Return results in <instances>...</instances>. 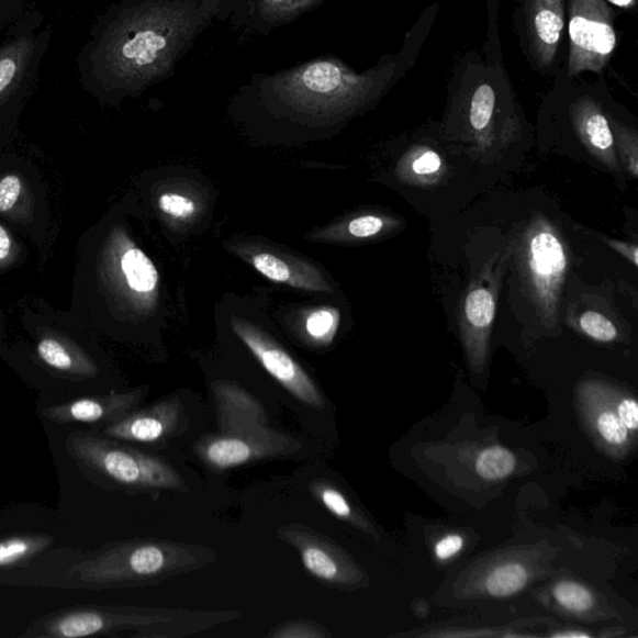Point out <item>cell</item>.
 Wrapping results in <instances>:
<instances>
[{
    "mask_svg": "<svg viewBox=\"0 0 638 638\" xmlns=\"http://www.w3.org/2000/svg\"><path fill=\"white\" fill-rule=\"evenodd\" d=\"M248 0H132L109 27L103 68L109 86L138 92L168 80L216 21L238 20Z\"/></svg>",
    "mask_w": 638,
    "mask_h": 638,
    "instance_id": "6da1fadb",
    "label": "cell"
},
{
    "mask_svg": "<svg viewBox=\"0 0 638 638\" xmlns=\"http://www.w3.org/2000/svg\"><path fill=\"white\" fill-rule=\"evenodd\" d=\"M398 63L357 72L336 58L313 59L275 74H255L236 103L304 127H329L374 103L393 85Z\"/></svg>",
    "mask_w": 638,
    "mask_h": 638,
    "instance_id": "7a4b0ae2",
    "label": "cell"
},
{
    "mask_svg": "<svg viewBox=\"0 0 638 638\" xmlns=\"http://www.w3.org/2000/svg\"><path fill=\"white\" fill-rule=\"evenodd\" d=\"M235 609L108 606L69 609L34 624L24 636L79 638L128 633L136 638H184L236 622Z\"/></svg>",
    "mask_w": 638,
    "mask_h": 638,
    "instance_id": "3957f363",
    "label": "cell"
},
{
    "mask_svg": "<svg viewBox=\"0 0 638 638\" xmlns=\"http://www.w3.org/2000/svg\"><path fill=\"white\" fill-rule=\"evenodd\" d=\"M216 560V552L203 545L134 539L109 545L71 572L91 589H136L163 584Z\"/></svg>",
    "mask_w": 638,
    "mask_h": 638,
    "instance_id": "277c9868",
    "label": "cell"
},
{
    "mask_svg": "<svg viewBox=\"0 0 638 638\" xmlns=\"http://www.w3.org/2000/svg\"><path fill=\"white\" fill-rule=\"evenodd\" d=\"M67 447L81 470L101 485L127 493H188L190 490L187 480L168 460L124 446L119 440L74 432Z\"/></svg>",
    "mask_w": 638,
    "mask_h": 638,
    "instance_id": "5b68a950",
    "label": "cell"
},
{
    "mask_svg": "<svg viewBox=\"0 0 638 638\" xmlns=\"http://www.w3.org/2000/svg\"><path fill=\"white\" fill-rule=\"evenodd\" d=\"M101 273L111 293L136 313L154 311L160 276L149 257L123 230L110 234L101 256Z\"/></svg>",
    "mask_w": 638,
    "mask_h": 638,
    "instance_id": "8992f818",
    "label": "cell"
},
{
    "mask_svg": "<svg viewBox=\"0 0 638 638\" xmlns=\"http://www.w3.org/2000/svg\"><path fill=\"white\" fill-rule=\"evenodd\" d=\"M302 443L268 425L253 429L210 434L193 444V452L203 467L226 471L253 462L290 457Z\"/></svg>",
    "mask_w": 638,
    "mask_h": 638,
    "instance_id": "52a82bcc",
    "label": "cell"
},
{
    "mask_svg": "<svg viewBox=\"0 0 638 638\" xmlns=\"http://www.w3.org/2000/svg\"><path fill=\"white\" fill-rule=\"evenodd\" d=\"M569 74L601 72L617 45L612 9L604 0H571Z\"/></svg>",
    "mask_w": 638,
    "mask_h": 638,
    "instance_id": "ba28073f",
    "label": "cell"
},
{
    "mask_svg": "<svg viewBox=\"0 0 638 638\" xmlns=\"http://www.w3.org/2000/svg\"><path fill=\"white\" fill-rule=\"evenodd\" d=\"M231 329L251 350L258 362L287 392L310 408H326L327 398L302 366L267 332L254 323L233 317Z\"/></svg>",
    "mask_w": 638,
    "mask_h": 638,
    "instance_id": "9c48e42d",
    "label": "cell"
},
{
    "mask_svg": "<svg viewBox=\"0 0 638 638\" xmlns=\"http://www.w3.org/2000/svg\"><path fill=\"white\" fill-rule=\"evenodd\" d=\"M277 536L299 552L304 570L322 585L349 590L362 581V572L346 551L310 526L299 523L284 525L277 530Z\"/></svg>",
    "mask_w": 638,
    "mask_h": 638,
    "instance_id": "30bf717a",
    "label": "cell"
},
{
    "mask_svg": "<svg viewBox=\"0 0 638 638\" xmlns=\"http://www.w3.org/2000/svg\"><path fill=\"white\" fill-rule=\"evenodd\" d=\"M568 255L561 239L547 224L538 222L526 236L525 270L530 289L547 317H555L568 271Z\"/></svg>",
    "mask_w": 638,
    "mask_h": 638,
    "instance_id": "8fae6325",
    "label": "cell"
},
{
    "mask_svg": "<svg viewBox=\"0 0 638 638\" xmlns=\"http://www.w3.org/2000/svg\"><path fill=\"white\" fill-rule=\"evenodd\" d=\"M226 248L272 282L309 292H333L325 273L302 258L257 243L226 244Z\"/></svg>",
    "mask_w": 638,
    "mask_h": 638,
    "instance_id": "7c38bea8",
    "label": "cell"
},
{
    "mask_svg": "<svg viewBox=\"0 0 638 638\" xmlns=\"http://www.w3.org/2000/svg\"><path fill=\"white\" fill-rule=\"evenodd\" d=\"M188 425V413L180 398L168 396L105 425L103 436L119 441L163 444L181 436Z\"/></svg>",
    "mask_w": 638,
    "mask_h": 638,
    "instance_id": "4fadbf2b",
    "label": "cell"
},
{
    "mask_svg": "<svg viewBox=\"0 0 638 638\" xmlns=\"http://www.w3.org/2000/svg\"><path fill=\"white\" fill-rule=\"evenodd\" d=\"M147 391H149L147 387H143L128 393L80 398L77 401L45 408L42 417L58 424H110L136 411Z\"/></svg>",
    "mask_w": 638,
    "mask_h": 638,
    "instance_id": "5bb4252c",
    "label": "cell"
},
{
    "mask_svg": "<svg viewBox=\"0 0 638 638\" xmlns=\"http://www.w3.org/2000/svg\"><path fill=\"white\" fill-rule=\"evenodd\" d=\"M211 393L221 433L264 427L270 422L264 404L235 382L216 381Z\"/></svg>",
    "mask_w": 638,
    "mask_h": 638,
    "instance_id": "9a60e30c",
    "label": "cell"
},
{
    "mask_svg": "<svg viewBox=\"0 0 638 638\" xmlns=\"http://www.w3.org/2000/svg\"><path fill=\"white\" fill-rule=\"evenodd\" d=\"M526 26L535 59L540 67H550L557 57L566 26L563 0H529Z\"/></svg>",
    "mask_w": 638,
    "mask_h": 638,
    "instance_id": "2e32d148",
    "label": "cell"
},
{
    "mask_svg": "<svg viewBox=\"0 0 638 638\" xmlns=\"http://www.w3.org/2000/svg\"><path fill=\"white\" fill-rule=\"evenodd\" d=\"M573 125L587 149L608 168H617L615 135L603 110L591 98H582L571 108Z\"/></svg>",
    "mask_w": 638,
    "mask_h": 638,
    "instance_id": "e0dca14e",
    "label": "cell"
},
{
    "mask_svg": "<svg viewBox=\"0 0 638 638\" xmlns=\"http://www.w3.org/2000/svg\"><path fill=\"white\" fill-rule=\"evenodd\" d=\"M325 0H248L237 21L247 30L267 33L276 27L298 21Z\"/></svg>",
    "mask_w": 638,
    "mask_h": 638,
    "instance_id": "ac0fdd59",
    "label": "cell"
},
{
    "mask_svg": "<svg viewBox=\"0 0 638 638\" xmlns=\"http://www.w3.org/2000/svg\"><path fill=\"white\" fill-rule=\"evenodd\" d=\"M495 294L483 286H475L468 293L464 303V335L469 345L478 350V358L485 355V344L495 317Z\"/></svg>",
    "mask_w": 638,
    "mask_h": 638,
    "instance_id": "d6986e66",
    "label": "cell"
},
{
    "mask_svg": "<svg viewBox=\"0 0 638 638\" xmlns=\"http://www.w3.org/2000/svg\"><path fill=\"white\" fill-rule=\"evenodd\" d=\"M38 355L43 362L63 373L81 377H94L98 368L92 360L69 342L45 337L40 342Z\"/></svg>",
    "mask_w": 638,
    "mask_h": 638,
    "instance_id": "ffe728a7",
    "label": "cell"
},
{
    "mask_svg": "<svg viewBox=\"0 0 638 638\" xmlns=\"http://www.w3.org/2000/svg\"><path fill=\"white\" fill-rule=\"evenodd\" d=\"M387 227V220L377 215L357 216L338 224L328 226L317 233L309 235L312 242L340 244L359 242L382 234Z\"/></svg>",
    "mask_w": 638,
    "mask_h": 638,
    "instance_id": "44dd1931",
    "label": "cell"
},
{
    "mask_svg": "<svg viewBox=\"0 0 638 638\" xmlns=\"http://www.w3.org/2000/svg\"><path fill=\"white\" fill-rule=\"evenodd\" d=\"M49 535H20L0 540V569L24 566L52 547Z\"/></svg>",
    "mask_w": 638,
    "mask_h": 638,
    "instance_id": "7402d4cb",
    "label": "cell"
},
{
    "mask_svg": "<svg viewBox=\"0 0 638 638\" xmlns=\"http://www.w3.org/2000/svg\"><path fill=\"white\" fill-rule=\"evenodd\" d=\"M310 492L314 501L318 502L328 513L337 519L359 526H363L362 517L358 516L356 508L342 490L328 482V480H313Z\"/></svg>",
    "mask_w": 638,
    "mask_h": 638,
    "instance_id": "603a6c76",
    "label": "cell"
},
{
    "mask_svg": "<svg viewBox=\"0 0 638 638\" xmlns=\"http://www.w3.org/2000/svg\"><path fill=\"white\" fill-rule=\"evenodd\" d=\"M528 580L529 573L521 563H505L489 573L485 589L494 597H511L519 593Z\"/></svg>",
    "mask_w": 638,
    "mask_h": 638,
    "instance_id": "cb8c5ba5",
    "label": "cell"
},
{
    "mask_svg": "<svg viewBox=\"0 0 638 638\" xmlns=\"http://www.w3.org/2000/svg\"><path fill=\"white\" fill-rule=\"evenodd\" d=\"M340 323V312L335 307H318L307 313L303 327L312 344L329 346L335 340Z\"/></svg>",
    "mask_w": 638,
    "mask_h": 638,
    "instance_id": "d4e9b609",
    "label": "cell"
},
{
    "mask_svg": "<svg viewBox=\"0 0 638 638\" xmlns=\"http://www.w3.org/2000/svg\"><path fill=\"white\" fill-rule=\"evenodd\" d=\"M515 467V456L511 450L502 447L483 450L477 460V473L490 482H497V480L511 477Z\"/></svg>",
    "mask_w": 638,
    "mask_h": 638,
    "instance_id": "484cf974",
    "label": "cell"
},
{
    "mask_svg": "<svg viewBox=\"0 0 638 638\" xmlns=\"http://www.w3.org/2000/svg\"><path fill=\"white\" fill-rule=\"evenodd\" d=\"M496 109V92L490 82L479 85L471 96L469 123L475 133H484L492 124Z\"/></svg>",
    "mask_w": 638,
    "mask_h": 638,
    "instance_id": "4316f807",
    "label": "cell"
},
{
    "mask_svg": "<svg viewBox=\"0 0 638 638\" xmlns=\"http://www.w3.org/2000/svg\"><path fill=\"white\" fill-rule=\"evenodd\" d=\"M161 214L175 222H190L199 214V202L191 193L169 190L157 200Z\"/></svg>",
    "mask_w": 638,
    "mask_h": 638,
    "instance_id": "83f0119b",
    "label": "cell"
},
{
    "mask_svg": "<svg viewBox=\"0 0 638 638\" xmlns=\"http://www.w3.org/2000/svg\"><path fill=\"white\" fill-rule=\"evenodd\" d=\"M552 593L555 600L571 613H586L594 605L593 595L578 582L561 581L555 585Z\"/></svg>",
    "mask_w": 638,
    "mask_h": 638,
    "instance_id": "f1b7e54d",
    "label": "cell"
},
{
    "mask_svg": "<svg viewBox=\"0 0 638 638\" xmlns=\"http://www.w3.org/2000/svg\"><path fill=\"white\" fill-rule=\"evenodd\" d=\"M267 638H329L328 628L313 619H290L272 628Z\"/></svg>",
    "mask_w": 638,
    "mask_h": 638,
    "instance_id": "f546056e",
    "label": "cell"
},
{
    "mask_svg": "<svg viewBox=\"0 0 638 638\" xmlns=\"http://www.w3.org/2000/svg\"><path fill=\"white\" fill-rule=\"evenodd\" d=\"M580 328L589 337L608 344L617 338V329L614 323L607 320L604 314L589 311L580 318Z\"/></svg>",
    "mask_w": 638,
    "mask_h": 638,
    "instance_id": "4dcf8cb0",
    "label": "cell"
},
{
    "mask_svg": "<svg viewBox=\"0 0 638 638\" xmlns=\"http://www.w3.org/2000/svg\"><path fill=\"white\" fill-rule=\"evenodd\" d=\"M595 425L601 438L609 446L623 447L627 443L628 430L615 412L609 410L601 412L596 415Z\"/></svg>",
    "mask_w": 638,
    "mask_h": 638,
    "instance_id": "1f68e13d",
    "label": "cell"
},
{
    "mask_svg": "<svg viewBox=\"0 0 638 638\" xmlns=\"http://www.w3.org/2000/svg\"><path fill=\"white\" fill-rule=\"evenodd\" d=\"M614 134L617 136V143L619 149L624 154V160L628 166V171L631 172L633 177L637 178L638 164H637V137L635 133L628 131V128L614 123Z\"/></svg>",
    "mask_w": 638,
    "mask_h": 638,
    "instance_id": "d6a6232c",
    "label": "cell"
},
{
    "mask_svg": "<svg viewBox=\"0 0 638 638\" xmlns=\"http://www.w3.org/2000/svg\"><path fill=\"white\" fill-rule=\"evenodd\" d=\"M23 191V183L16 175H8L0 180V212L11 211L18 200H20Z\"/></svg>",
    "mask_w": 638,
    "mask_h": 638,
    "instance_id": "836d02e7",
    "label": "cell"
},
{
    "mask_svg": "<svg viewBox=\"0 0 638 638\" xmlns=\"http://www.w3.org/2000/svg\"><path fill=\"white\" fill-rule=\"evenodd\" d=\"M411 169L417 177H432L441 169L440 156L436 152L424 149L413 157Z\"/></svg>",
    "mask_w": 638,
    "mask_h": 638,
    "instance_id": "e575fe53",
    "label": "cell"
},
{
    "mask_svg": "<svg viewBox=\"0 0 638 638\" xmlns=\"http://www.w3.org/2000/svg\"><path fill=\"white\" fill-rule=\"evenodd\" d=\"M619 422L625 425L628 432H637L638 429V404L635 398H624L619 401L616 410Z\"/></svg>",
    "mask_w": 638,
    "mask_h": 638,
    "instance_id": "d590c367",
    "label": "cell"
},
{
    "mask_svg": "<svg viewBox=\"0 0 638 638\" xmlns=\"http://www.w3.org/2000/svg\"><path fill=\"white\" fill-rule=\"evenodd\" d=\"M464 547V540L459 535H449L436 545V555L439 560H448L456 557Z\"/></svg>",
    "mask_w": 638,
    "mask_h": 638,
    "instance_id": "8d00e7d4",
    "label": "cell"
},
{
    "mask_svg": "<svg viewBox=\"0 0 638 638\" xmlns=\"http://www.w3.org/2000/svg\"><path fill=\"white\" fill-rule=\"evenodd\" d=\"M16 74V61L14 58L0 59V92L11 85Z\"/></svg>",
    "mask_w": 638,
    "mask_h": 638,
    "instance_id": "74e56055",
    "label": "cell"
},
{
    "mask_svg": "<svg viewBox=\"0 0 638 638\" xmlns=\"http://www.w3.org/2000/svg\"><path fill=\"white\" fill-rule=\"evenodd\" d=\"M607 244L612 246L616 253L623 255L626 260L633 262L634 266H637V247L636 245L626 244L623 242H615V239H607Z\"/></svg>",
    "mask_w": 638,
    "mask_h": 638,
    "instance_id": "f35d334b",
    "label": "cell"
},
{
    "mask_svg": "<svg viewBox=\"0 0 638 638\" xmlns=\"http://www.w3.org/2000/svg\"><path fill=\"white\" fill-rule=\"evenodd\" d=\"M13 249L12 237L9 236L7 230L0 226V266H3L11 258Z\"/></svg>",
    "mask_w": 638,
    "mask_h": 638,
    "instance_id": "ab89813d",
    "label": "cell"
},
{
    "mask_svg": "<svg viewBox=\"0 0 638 638\" xmlns=\"http://www.w3.org/2000/svg\"><path fill=\"white\" fill-rule=\"evenodd\" d=\"M607 2L618 8L630 9L636 5L637 0H607Z\"/></svg>",
    "mask_w": 638,
    "mask_h": 638,
    "instance_id": "60d3db41",
    "label": "cell"
},
{
    "mask_svg": "<svg viewBox=\"0 0 638 638\" xmlns=\"http://www.w3.org/2000/svg\"><path fill=\"white\" fill-rule=\"evenodd\" d=\"M557 637H587L586 634H580V633H575V634H571V633H567V634H558L555 635Z\"/></svg>",
    "mask_w": 638,
    "mask_h": 638,
    "instance_id": "b9f144b4",
    "label": "cell"
}]
</instances>
